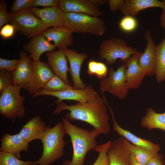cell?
<instances>
[{"mask_svg":"<svg viewBox=\"0 0 165 165\" xmlns=\"http://www.w3.org/2000/svg\"><path fill=\"white\" fill-rule=\"evenodd\" d=\"M63 50L69 63V72L73 82V87L75 89H85L88 85L81 79L80 72L83 62L88 58V56L85 53H79L73 49L67 48Z\"/></svg>","mask_w":165,"mask_h":165,"instance_id":"8fae6325","label":"cell"},{"mask_svg":"<svg viewBox=\"0 0 165 165\" xmlns=\"http://www.w3.org/2000/svg\"><path fill=\"white\" fill-rule=\"evenodd\" d=\"M54 44L49 42L42 34L31 38L23 47L24 50L30 54V57L33 61H40L42 54L45 52L54 50Z\"/></svg>","mask_w":165,"mask_h":165,"instance_id":"44dd1931","label":"cell"},{"mask_svg":"<svg viewBox=\"0 0 165 165\" xmlns=\"http://www.w3.org/2000/svg\"><path fill=\"white\" fill-rule=\"evenodd\" d=\"M108 108L110 111L113 122V130L121 137L127 139L132 144L148 149L155 153H158L160 150V147L157 144L141 138L128 130L120 127L118 124L114 117L113 111L107 101L105 102Z\"/></svg>","mask_w":165,"mask_h":165,"instance_id":"9a60e30c","label":"cell"},{"mask_svg":"<svg viewBox=\"0 0 165 165\" xmlns=\"http://www.w3.org/2000/svg\"><path fill=\"white\" fill-rule=\"evenodd\" d=\"M66 134L62 122L58 123L52 127H47L40 140L43 150L37 160L38 165H50L63 157L66 144L64 138Z\"/></svg>","mask_w":165,"mask_h":165,"instance_id":"3957f363","label":"cell"},{"mask_svg":"<svg viewBox=\"0 0 165 165\" xmlns=\"http://www.w3.org/2000/svg\"><path fill=\"white\" fill-rule=\"evenodd\" d=\"M20 61L19 60H8L0 58V70H5L12 72L16 69Z\"/></svg>","mask_w":165,"mask_h":165,"instance_id":"e575fe53","label":"cell"},{"mask_svg":"<svg viewBox=\"0 0 165 165\" xmlns=\"http://www.w3.org/2000/svg\"><path fill=\"white\" fill-rule=\"evenodd\" d=\"M64 27L74 32L102 36L106 27L105 22L98 17L74 13H64Z\"/></svg>","mask_w":165,"mask_h":165,"instance_id":"277c9868","label":"cell"},{"mask_svg":"<svg viewBox=\"0 0 165 165\" xmlns=\"http://www.w3.org/2000/svg\"><path fill=\"white\" fill-rule=\"evenodd\" d=\"M22 87L21 85H11L1 93L0 114L2 117L13 121L24 116L25 97L20 94Z\"/></svg>","mask_w":165,"mask_h":165,"instance_id":"5b68a950","label":"cell"},{"mask_svg":"<svg viewBox=\"0 0 165 165\" xmlns=\"http://www.w3.org/2000/svg\"><path fill=\"white\" fill-rule=\"evenodd\" d=\"M126 62L118 67L116 70L110 68L108 76L100 80L99 88L102 94L107 92L115 96L120 100L126 97L129 90L127 86L125 72Z\"/></svg>","mask_w":165,"mask_h":165,"instance_id":"ba28073f","label":"cell"},{"mask_svg":"<svg viewBox=\"0 0 165 165\" xmlns=\"http://www.w3.org/2000/svg\"><path fill=\"white\" fill-rule=\"evenodd\" d=\"M87 72L89 75H95L98 79L101 80L107 76L108 71L105 63L91 59L88 62Z\"/></svg>","mask_w":165,"mask_h":165,"instance_id":"4316f807","label":"cell"},{"mask_svg":"<svg viewBox=\"0 0 165 165\" xmlns=\"http://www.w3.org/2000/svg\"><path fill=\"white\" fill-rule=\"evenodd\" d=\"M20 61L12 72L13 79L12 85H24L30 80L33 71V61L25 52L20 53Z\"/></svg>","mask_w":165,"mask_h":165,"instance_id":"7402d4cb","label":"cell"},{"mask_svg":"<svg viewBox=\"0 0 165 165\" xmlns=\"http://www.w3.org/2000/svg\"><path fill=\"white\" fill-rule=\"evenodd\" d=\"M48 64L54 74L61 78L66 83L71 86L68 80V73L69 72L67 58L63 50H53L46 52Z\"/></svg>","mask_w":165,"mask_h":165,"instance_id":"e0dca14e","label":"cell"},{"mask_svg":"<svg viewBox=\"0 0 165 165\" xmlns=\"http://www.w3.org/2000/svg\"><path fill=\"white\" fill-rule=\"evenodd\" d=\"M47 127L38 115L30 119L19 133L28 143L35 140H41Z\"/></svg>","mask_w":165,"mask_h":165,"instance_id":"603a6c76","label":"cell"},{"mask_svg":"<svg viewBox=\"0 0 165 165\" xmlns=\"http://www.w3.org/2000/svg\"><path fill=\"white\" fill-rule=\"evenodd\" d=\"M160 19L161 26L165 30V9L163 10Z\"/></svg>","mask_w":165,"mask_h":165,"instance_id":"b9f144b4","label":"cell"},{"mask_svg":"<svg viewBox=\"0 0 165 165\" xmlns=\"http://www.w3.org/2000/svg\"><path fill=\"white\" fill-rule=\"evenodd\" d=\"M55 74L48 63L33 61V71L29 81L23 85L22 88L29 94H34L42 89Z\"/></svg>","mask_w":165,"mask_h":165,"instance_id":"9c48e42d","label":"cell"},{"mask_svg":"<svg viewBox=\"0 0 165 165\" xmlns=\"http://www.w3.org/2000/svg\"><path fill=\"white\" fill-rule=\"evenodd\" d=\"M138 52L135 48L128 46L123 39L113 37L105 40L101 43L98 53L101 59L105 60L107 64L111 65L118 59L124 63Z\"/></svg>","mask_w":165,"mask_h":165,"instance_id":"8992f818","label":"cell"},{"mask_svg":"<svg viewBox=\"0 0 165 165\" xmlns=\"http://www.w3.org/2000/svg\"><path fill=\"white\" fill-rule=\"evenodd\" d=\"M138 22L135 17L124 16L120 20L119 26L124 32L131 33L134 31L137 28Z\"/></svg>","mask_w":165,"mask_h":165,"instance_id":"1f68e13d","label":"cell"},{"mask_svg":"<svg viewBox=\"0 0 165 165\" xmlns=\"http://www.w3.org/2000/svg\"><path fill=\"white\" fill-rule=\"evenodd\" d=\"M111 143V141H109L105 143L97 145L94 150L98 153V155L92 165H109L107 150Z\"/></svg>","mask_w":165,"mask_h":165,"instance_id":"4dcf8cb0","label":"cell"},{"mask_svg":"<svg viewBox=\"0 0 165 165\" xmlns=\"http://www.w3.org/2000/svg\"><path fill=\"white\" fill-rule=\"evenodd\" d=\"M160 8L165 9V1L157 0H125L120 10L124 16L135 17L141 11L149 8Z\"/></svg>","mask_w":165,"mask_h":165,"instance_id":"cb8c5ba5","label":"cell"},{"mask_svg":"<svg viewBox=\"0 0 165 165\" xmlns=\"http://www.w3.org/2000/svg\"><path fill=\"white\" fill-rule=\"evenodd\" d=\"M33 0H15L10 8V13H14L32 7Z\"/></svg>","mask_w":165,"mask_h":165,"instance_id":"d6a6232c","label":"cell"},{"mask_svg":"<svg viewBox=\"0 0 165 165\" xmlns=\"http://www.w3.org/2000/svg\"><path fill=\"white\" fill-rule=\"evenodd\" d=\"M129 146L132 154L139 162L146 164L153 157L158 153H155L147 149L134 145L129 142Z\"/></svg>","mask_w":165,"mask_h":165,"instance_id":"83f0119b","label":"cell"},{"mask_svg":"<svg viewBox=\"0 0 165 165\" xmlns=\"http://www.w3.org/2000/svg\"><path fill=\"white\" fill-rule=\"evenodd\" d=\"M164 162L162 156L158 154L152 158L146 165H163Z\"/></svg>","mask_w":165,"mask_h":165,"instance_id":"ab89813d","label":"cell"},{"mask_svg":"<svg viewBox=\"0 0 165 165\" xmlns=\"http://www.w3.org/2000/svg\"><path fill=\"white\" fill-rule=\"evenodd\" d=\"M142 52H138L131 56L126 61L127 68L125 72L126 83L129 90L135 89L140 86L146 76L138 64V59Z\"/></svg>","mask_w":165,"mask_h":165,"instance_id":"2e32d148","label":"cell"},{"mask_svg":"<svg viewBox=\"0 0 165 165\" xmlns=\"http://www.w3.org/2000/svg\"><path fill=\"white\" fill-rule=\"evenodd\" d=\"M57 106L53 114H60L68 110L65 118L69 121L80 120L93 126L100 134L107 135L110 131L107 107L103 98L97 92L91 98L84 103L77 102L68 105L64 102L55 101Z\"/></svg>","mask_w":165,"mask_h":165,"instance_id":"6da1fadb","label":"cell"},{"mask_svg":"<svg viewBox=\"0 0 165 165\" xmlns=\"http://www.w3.org/2000/svg\"><path fill=\"white\" fill-rule=\"evenodd\" d=\"M144 35L147 44L138 59V64L146 76H151L155 74L156 46L149 30L145 31Z\"/></svg>","mask_w":165,"mask_h":165,"instance_id":"4fadbf2b","label":"cell"},{"mask_svg":"<svg viewBox=\"0 0 165 165\" xmlns=\"http://www.w3.org/2000/svg\"><path fill=\"white\" fill-rule=\"evenodd\" d=\"M97 92L92 86L89 85L86 88L82 90L72 89L57 92H51L42 89L34 94L33 96H50L57 97L58 100L56 101L58 102L66 100L84 103L92 98Z\"/></svg>","mask_w":165,"mask_h":165,"instance_id":"30bf717a","label":"cell"},{"mask_svg":"<svg viewBox=\"0 0 165 165\" xmlns=\"http://www.w3.org/2000/svg\"><path fill=\"white\" fill-rule=\"evenodd\" d=\"M140 124L142 127L148 130L158 129L165 131V112L158 113L151 107L149 108Z\"/></svg>","mask_w":165,"mask_h":165,"instance_id":"d4e9b609","label":"cell"},{"mask_svg":"<svg viewBox=\"0 0 165 165\" xmlns=\"http://www.w3.org/2000/svg\"><path fill=\"white\" fill-rule=\"evenodd\" d=\"M72 33L64 27L48 28L42 34L49 42L53 41L59 50H64L73 44Z\"/></svg>","mask_w":165,"mask_h":165,"instance_id":"d6986e66","label":"cell"},{"mask_svg":"<svg viewBox=\"0 0 165 165\" xmlns=\"http://www.w3.org/2000/svg\"><path fill=\"white\" fill-rule=\"evenodd\" d=\"M90 2L94 6L98 7L106 3L108 1L106 0H89Z\"/></svg>","mask_w":165,"mask_h":165,"instance_id":"60d3db41","label":"cell"},{"mask_svg":"<svg viewBox=\"0 0 165 165\" xmlns=\"http://www.w3.org/2000/svg\"><path fill=\"white\" fill-rule=\"evenodd\" d=\"M155 75L158 82L165 80V37L156 46Z\"/></svg>","mask_w":165,"mask_h":165,"instance_id":"484cf974","label":"cell"},{"mask_svg":"<svg viewBox=\"0 0 165 165\" xmlns=\"http://www.w3.org/2000/svg\"><path fill=\"white\" fill-rule=\"evenodd\" d=\"M164 0V1H165V0Z\"/></svg>","mask_w":165,"mask_h":165,"instance_id":"ee69618b","label":"cell"},{"mask_svg":"<svg viewBox=\"0 0 165 165\" xmlns=\"http://www.w3.org/2000/svg\"><path fill=\"white\" fill-rule=\"evenodd\" d=\"M7 5L3 0L0 1V28L9 22V13L7 10Z\"/></svg>","mask_w":165,"mask_h":165,"instance_id":"d590c367","label":"cell"},{"mask_svg":"<svg viewBox=\"0 0 165 165\" xmlns=\"http://www.w3.org/2000/svg\"><path fill=\"white\" fill-rule=\"evenodd\" d=\"M129 142L122 137L111 143L107 150L109 165H130Z\"/></svg>","mask_w":165,"mask_h":165,"instance_id":"7c38bea8","label":"cell"},{"mask_svg":"<svg viewBox=\"0 0 165 165\" xmlns=\"http://www.w3.org/2000/svg\"><path fill=\"white\" fill-rule=\"evenodd\" d=\"M110 10L114 12L119 10L120 11L124 2V0H108V1Z\"/></svg>","mask_w":165,"mask_h":165,"instance_id":"f35d334b","label":"cell"},{"mask_svg":"<svg viewBox=\"0 0 165 165\" xmlns=\"http://www.w3.org/2000/svg\"><path fill=\"white\" fill-rule=\"evenodd\" d=\"M58 6L64 13H82L97 17L103 15L99 8L89 0H59Z\"/></svg>","mask_w":165,"mask_h":165,"instance_id":"5bb4252c","label":"cell"},{"mask_svg":"<svg viewBox=\"0 0 165 165\" xmlns=\"http://www.w3.org/2000/svg\"><path fill=\"white\" fill-rule=\"evenodd\" d=\"M59 0H33L32 7L38 6L47 7L58 6Z\"/></svg>","mask_w":165,"mask_h":165,"instance_id":"74e56055","label":"cell"},{"mask_svg":"<svg viewBox=\"0 0 165 165\" xmlns=\"http://www.w3.org/2000/svg\"><path fill=\"white\" fill-rule=\"evenodd\" d=\"M30 9L48 28L64 26V13L59 6L32 7Z\"/></svg>","mask_w":165,"mask_h":165,"instance_id":"ac0fdd59","label":"cell"},{"mask_svg":"<svg viewBox=\"0 0 165 165\" xmlns=\"http://www.w3.org/2000/svg\"><path fill=\"white\" fill-rule=\"evenodd\" d=\"M13 79L12 72L5 70H0V93L12 85Z\"/></svg>","mask_w":165,"mask_h":165,"instance_id":"836d02e7","label":"cell"},{"mask_svg":"<svg viewBox=\"0 0 165 165\" xmlns=\"http://www.w3.org/2000/svg\"><path fill=\"white\" fill-rule=\"evenodd\" d=\"M16 30L15 27L13 25L7 23L1 28L0 35L4 39H8L14 35Z\"/></svg>","mask_w":165,"mask_h":165,"instance_id":"8d00e7d4","label":"cell"},{"mask_svg":"<svg viewBox=\"0 0 165 165\" xmlns=\"http://www.w3.org/2000/svg\"><path fill=\"white\" fill-rule=\"evenodd\" d=\"M62 123L66 134L70 137L73 148L71 160H66L63 165H83L87 152L95 149L97 146L96 138L101 135L94 128L90 131L72 124L65 117Z\"/></svg>","mask_w":165,"mask_h":165,"instance_id":"7a4b0ae2","label":"cell"},{"mask_svg":"<svg viewBox=\"0 0 165 165\" xmlns=\"http://www.w3.org/2000/svg\"><path fill=\"white\" fill-rule=\"evenodd\" d=\"M42 89L50 92H57L74 89L73 86L68 85L55 74L44 85Z\"/></svg>","mask_w":165,"mask_h":165,"instance_id":"f1b7e54d","label":"cell"},{"mask_svg":"<svg viewBox=\"0 0 165 165\" xmlns=\"http://www.w3.org/2000/svg\"><path fill=\"white\" fill-rule=\"evenodd\" d=\"M130 165H146V164L142 163L137 161L132 153L130 156Z\"/></svg>","mask_w":165,"mask_h":165,"instance_id":"7bdbcfd3","label":"cell"},{"mask_svg":"<svg viewBox=\"0 0 165 165\" xmlns=\"http://www.w3.org/2000/svg\"><path fill=\"white\" fill-rule=\"evenodd\" d=\"M38 163L37 160H21L13 154L0 152V165H36Z\"/></svg>","mask_w":165,"mask_h":165,"instance_id":"f546056e","label":"cell"},{"mask_svg":"<svg viewBox=\"0 0 165 165\" xmlns=\"http://www.w3.org/2000/svg\"><path fill=\"white\" fill-rule=\"evenodd\" d=\"M0 141V152L11 153L19 159L21 152L28 150L29 143L19 133L14 135L5 134L2 136Z\"/></svg>","mask_w":165,"mask_h":165,"instance_id":"ffe728a7","label":"cell"},{"mask_svg":"<svg viewBox=\"0 0 165 165\" xmlns=\"http://www.w3.org/2000/svg\"><path fill=\"white\" fill-rule=\"evenodd\" d=\"M9 22L28 38L42 34L48 28L43 22L30 10L26 9L14 13H9Z\"/></svg>","mask_w":165,"mask_h":165,"instance_id":"52a82bcc","label":"cell"}]
</instances>
